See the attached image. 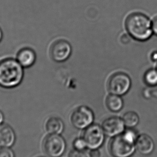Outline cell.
Here are the masks:
<instances>
[{
  "label": "cell",
  "mask_w": 157,
  "mask_h": 157,
  "mask_svg": "<svg viewBox=\"0 0 157 157\" xmlns=\"http://www.w3.org/2000/svg\"><path fill=\"white\" fill-rule=\"evenodd\" d=\"M101 126L105 135L110 137L121 135L125 131V128L122 118L116 116L107 118Z\"/></svg>",
  "instance_id": "9c48e42d"
},
{
  "label": "cell",
  "mask_w": 157,
  "mask_h": 157,
  "mask_svg": "<svg viewBox=\"0 0 157 157\" xmlns=\"http://www.w3.org/2000/svg\"><path fill=\"white\" fill-rule=\"evenodd\" d=\"M66 148L65 140L59 134H51L44 139L43 148L45 152L50 157H61Z\"/></svg>",
  "instance_id": "8992f818"
},
{
  "label": "cell",
  "mask_w": 157,
  "mask_h": 157,
  "mask_svg": "<svg viewBox=\"0 0 157 157\" xmlns=\"http://www.w3.org/2000/svg\"><path fill=\"white\" fill-rule=\"evenodd\" d=\"M136 150L139 152L144 155H150L155 149V143L150 136L146 134H141L138 136L135 142Z\"/></svg>",
  "instance_id": "30bf717a"
},
{
  "label": "cell",
  "mask_w": 157,
  "mask_h": 157,
  "mask_svg": "<svg viewBox=\"0 0 157 157\" xmlns=\"http://www.w3.org/2000/svg\"><path fill=\"white\" fill-rule=\"evenodd\" d=\"M135 143L130 141L122 133L113 137L109 151L113 157H131L136 151Z\"/></svg>",
  "instance_id": "3957f363"
},
{
  "label": "cell",
  "mask_w": 157,
  "mask_h": 157,
  "mask_svg": "<svg viewBox=\"0 0 157 157\" xmlns=\"http://www.w3.org/2000/svg\"><path fill=\"white\" fill-rule=\"evenodd\" d=\"M105 135L102 126L93 123L85 129L82 138L87 144V148L95 150L102 145L105 142Z\"/></svg>",
  "instance_id": "277c9868"
},
{
  "label": "cell",
  "mask_w": 157,
  "mask_h": 157,
  "mask_svg": "<svg viewBox=\"0 0 157 157\" xmlns=\"http://www.w3.org/2000/svg\"><path fill=\"white\" fill-rule=\"evenodd\" d=\"M47 131L50 134H59L63 132L64 124L63 121L57 117H51L47 121L45 124Z\"/></svg>",
  "instance_id": "4fadbf2b"
},
{
  "label": "cell",
  "mask_w": 157,
  "mask_h": 157,
  "mask_svg": "<svg viewBox=\"0 0 157 157\" xmlns=\"http://www.w3.org/2000/svg\"><path fill=\"white\" fill-rule=\"evenodd\" d=\"M3 38V32L2 29L0 28V42L2 41Z\"/></svg>",
  "instance_id": "d4e9b609"
},
{
  "label": "cell",
  "mask_w": 157,
  "mask_h": 157,
  "mask_svg": "<svg viewBox=\"0 0 157 157\" xmlns=\"http://www.w3.org/2000/svg\"><path fill=\"white\" fill-rule=\"evenodd\" d=\"M17 60L23 68H29L35 64L36 54L34 50L29 48L20 50L17 55Z\"/></svg>",
  "instance_id": "8fae6325"
},
{
  "label": "cell",
  "mask_w": 157,
  "mask_h": 157,
  "mask_svg": "<svg viewBox=\"0 0 157 157\" xmlns=\"http://www.w3.org/2000/svg\"><path fill=\"white\" fill-rule=\"evenodd\" d=\"M0 157H15L13 151L9 147H0Z\"/></svg>",
  "instance_id": "ffe728a7"
},
{
  "label": "cell",
  "mask_w": 157,
  "mask_h": 157,
  "mask_svg": "<svg viewBox=\"0 0 157 157\" xmlns=\"http://www.w3.org/2000/svg\"><path fill=\"white\" fill-rule=\"evenodd\" d=\"M94 115L92 109L85 105L78 107L72 113L71 121L72 125L78 129H85L92 125Z\"/></svg>",
  "instance_id": "52a82bcc"
},
{
  "label": "cell",
  "mask_w": 157,
  "mask_h": 157,
  "mask_svg": "<svg viewBox=\"0 0 157 157\" xmlns=\"http://www.w3.org/2000/svg\"><path fill=\"white\" fill-rule=\"evenodd\" d=\"M15 133L13 128L6 124H0V146L9 147L15 141Z\"/></svg>",
  "instance_id": "7c38bea8"
},
{
  "label": "cell",
  "mask_w": 157,
  "mask_h": 157,
  "mask_svg": "<svg viewBox=\"0 0 157 157\" xmlns=\"http://www.w3.org/2000/svg\"><path fill=\"white\" fill-rule=\"evenodd\" d=\"M144 81L147 85L151 87L157 86V70H148L144 75Z\"/></svg>",
  "instance_id": "2e32d148"
},
{
  "label": "cell",
  "mask_w": 157,
  "mask_h": 157,
  "mask_svg": "<svg viewBox=\"0 0 157 157\" xmlns=\"http://www.w3.org/2000/svg\"><path fill=\"white\" fill-rule=\"evenodd\" d=\"M122 120L125 127L133 128L140 122V117L137 113L134 111H128L123 116Z\"/></svg>",
  "instance_id": "9a60e30c"
},
{
  "label": "cell",
  "mask_w": 157,
  "mask_h": 157,
  "mask_svg": "<svg viewBox=\"0 0 157 157\" xmlns=\"http://www.w3.org/2000/svg\"><path fill=\"white\" fill-rule=\"evenodd\" d=\"M23 77V67L17 60L9 58L0 60L1 87H16L22 82Z\"/></svg>",
  "instance_id": "6da1fadb"
},
{
  "label": "cell",
  "mask_w": 157,
  "mask_h": 157,
  "mask_svg": "<svg viewBox=\"0 0 157 157\" xmlns=\"http://www.w3.org/2000/svg\"><path fill=\"white\" fill-rule=\"evenodd\" d=\"M3 119H4V116H3L2 112L0 110V124H2Z\"/></svg>",
  "instance_id": "cb8c5ba5"
},
{
  "label": "cell",
  "mask_w": 157,
  "mask_h": 157,
  "mask_svg": "<svg viewBox=\"0 0 157 157\" xmlns=\"http://www.w3.org/2000/svg\"><path fill=\"white\" fill-rule=\"evenodd\" d=\"M131 86V79L127 74L117 73L109 78L108 89L111 94L122 96L129 92Z\"/></svg>",
  "instance_id": "5b68a950"
},
{
  "label": "cell",
  "mask_w": 157,
  "mask_h": 157,
  "mask_svg": "<svg viewBox=\"0 0 157 157\" xmlns=\"http://www.w3.org/2000/svg\"><path fill=\"white\" fill-rule=\"evenodd\" d=\"M72 53V47L68 42L60 39L53 43L50 55L53 60L58 63L67 60Z\"/></svg>",
  "instance_id": "ba28073f"
},
{
  "label": "cell",
  "mask_w": 157,
  "mask_h": 157,
  "mask_svg": "<svg viewBox=\"0 0 157 157\" xmlns=\"http://www.w3.org/2000/svg\"><path fill=\"white\" fill-rule=\"evenodd\" d=\"M129 35L138 41H146L152 35V23L147 16L140 13L129 15L125 22Z\"/></svg>",
  "instance_id": "7a4b0ae2"
},
{
  "label": "cell",
  "mask_w": 157,
  "mask_h": 157,
  "mask_svg": "<svg viewBox=\"0 0 157 157\" xmlns=\"http://www.w3.org/2000/svg\"><path fill=\"white\" fill-rule=\"evenodd\" d=\"M105 104L110 111L115 113L120 111L124 105L123 100L121 96L113 94L107 96Z\"/></svg>",
  "instance_id": "5bb4252c"
},
{
  "label": "cell",
  "mask_w": 157,
  "mask_h": 157,
  "mask_svg": "<svg viewBox=\"0 0 157 157\" xmlns=\"http://www.w3.org/2000/svg\"><path fill=\"white\" fill-rule=\"evenodd\" d=\"M73 146L74 149L78 150H85L87 148V144L82 137L76 138L73 143Z\"/></svg>",
  "instance_id": "ac0fdd59"
},
{
  "label": "cell",
  "mask_w": 157,
  "mask_h": 157,
  "mask_svg": "<svg viewBox=\"0 0 157 157\" xmlns=\"http://www.w3.org/2000/svg\"><path fill=\"white\" fill-rule=\"evenodd\" d=\"M152 28L153 33L155 35H157V17L155 18L153 21L152 23Z\"/></svg>",
  "instance_id": "44dd1931"
},
{
  "label": "cell",
  "mask_w": 157,
  "mask_h": 157,
  "mask_svg": "<svg viewBox=\"0 0 157 157\" xmlns=\"http://www.w3.org/2000/svg\"><path fill=\"white\" fill-rule=\"evenodd\" d=\"M68 157H92L90 153L86 150H78L74 149L69 154Z\"/></svg>",
  "instance_id": "e0dca14e"
},
{
  "label": "cell",
  "mask_w": 157,
  "mask_h": 157,
  "mask_svg": "<svg viewBox=\"0 0 157 157\" xmlns=\"http://www.w3.org/2000/svg\"><path fill=\"white\" fill-rule=\"evenodd\" d=\"M151 59L153 61H157V52L152 53L151 55Z\"/></svg>",
  "instance_id": "603a6c76"
},
{
  "label": "cell",
  "mask_w": 157,
  "mask_h": 157,
  "mask_svg": "<svg viewBox=\"0 0 157 157\" xmlns=\"http://www.w3.org/2000/svg\"><path fill=\"white\" fill-rule=\"evenodd\" d=\"M90 153L92 157H100V152L98 150V149L91 150V151H90Z\"/></svg>",
  "instance_id": "7402d4cb"
},
{
  "label": "cell",
  "mask_w": 157,
  "mask_h": 157,
  "mask_svg": "<svg viewBox=\"0 0 157 157\" xmlns=\"http://www.w3.org/2000/svg\"><path fill=\"white\" fill-rule=\"evenodd\" d=\"M123 135L128 140L135 143L138 137L137 135L136 132V131L131 129V128H129L128 130H125L123 132Z\"/></svg>",
  "instance_id": "d6986e66"
}]
</instances>
